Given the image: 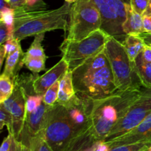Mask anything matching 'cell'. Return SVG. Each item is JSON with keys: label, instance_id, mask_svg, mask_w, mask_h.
<instances>
[{"label": "cell", "instance_id": "6da1fadb", "mask_svg": "<svg viewBox=\"0 0 151 151\" xmlns=\"http://www.w3.org/2000/svg\"><path fill=\"white\" fill-rule=\"evenodd\" d=\"M72 78L76 94L91 100L106 97L118 90L105 48L72 71Z\"/></svg>", "mask_w": 151, "mask_h": 151}, {"label": "cell", "instance_id": "7a4b0ae2", "mask_svg": "<svg viewBox=\"0 0 151 151\" xmlns=\"http://www.w3.org/2000/svg\"><path fill=\"white\" fill-rule=\"evenodd\" d=\"M72 4L66 2L57 9L46 10L38 7L22 5L14 8L15 24L13 37L18 41L55 29H68Z\"/></svg>", "mask_w": 151, "mask_h": 151}, {"label": "cell", "instance_id": "3957f363", "mask_svg": "<svg viewBox=\"0 0 151 151\" xmlns=\"http://www.w3.org/2000/svg\"><path fill=\"white\" fill-rule=\"evenodd\" d=\"M145 86L118 89L106 97L93 100L92 132L96 140H105L112 128L139 97Z\"/></svg>", "mask_w": 151, "mask_h": 151}, {"label": "cell", "instance_id": "277c9868", "mask_svg": "<svg viewBox=\"0 0 151 151\" xmlns=\"http://www.w3.org/2000/svg\"><path fill=\"white\" fill-rule=\"evenodd\" d=\"M42 132L44 139L54 151H65L82 133L72 126L66 108L58 103L49 107Z\"/></svg>", "mask_w": 151, "mask_h": 151}, {"label": "cell", "instance_id": "5b68a950", "mask_svg": "<svg viewBox=\"0 0 151 151\" xmlns=\"http://www.w3.org/2000/svg\"><path fill=\"white\" fill-rule=\"evenodd\" d=\"M105 51L118 89L125 90L131 87L142 86L137 72L135 63L130 60L120 41L109 35L105 45Z\"/></svg>", "mask_w": 151, "mask_h": 151}, {"label": "cell", "instance_id": "8992f818", "mask_svg": "<svg viewBox=\"0 0 151 151\" xmlns=\"http://www.w3.org/2000/svg\"><path fill=\"white\" fill-rule=\"evenodd\" d=\"M108 35L99 29L88 37L80 41L65 38L60 46L62 58L67 63L70 71L75 70L81 64L101 52L105 48Z\"/></svg>", "mask_w": 151, "mask_h": 151}, {"label": "cell", "instance_id": "52a82bcc", "mask_svg": "<svg viewBox=\"0 0 151 151\" xmlns=\"http://www.w3.org/2000/svg\"><path fill=\"white\" fill-rule=\"evenodd\" d=\"M101 15L91 0H78L73 3L69 13L66 38L80 41L101 29Z\"/></svg>", "mask_w": 151, "mask_h": 151}, {"label": "cell", "instance_id": "ba28073f", "mask_svg": "<svg viewBox=\"0 0 151 151\" xmlns=\"http://www.w3.org/2000/svg\"><path fill=\"white\" fill-rule=\"evenodd\" d=\"M100 11L101 29L109 35L123 41L125 37L122 24L126 19V7L131 0H91Z\"/></svg>", "mask_w": 151, "mask_h": 151}, {"label": "cell", "instance_id": "9c48e42d", "mask_svg": "<svg viewBox=\"0 0 151 151\" xmlns=\"http://www.w3.org/2000/svg\"><path fill=\"white\" fill-rule=\"evenodd\" d=\"M151 112V88L145 87L142 94L112 128L105 142L121 137L137 127Z\"/></svg>", "mask_w": 151, "mask_h": 151}, {"label": "cell", "instance_id": "30bf717a", "mask_svg": "<svg viewBox=\"0 0 151 151\" xmlns=\"http://www.w3.org/2000/svg\"><path fill=\"white\" fill-rule=\"evenodd\" d=\"M63 106L66 108L68 118L72 126L78 132H83L92 126L93 100L91 99L76 94Z\"/></svg>", "mask_w": 151, "mask_h": 151}, {"label": "cell", "instance_id": "8fae6325", "mask_svg": "<svg viewBox=\"0 0 151 151\" xmlns=\"http://www.w3.org/2000/svg\"><path fill=\"white\" fill-rule=\"evenodd\" d=\"M28 94L25 90L15 79V88L12 95L4 103H0L13 118L14 137L16 139H20L24 129L26 119V100Z\"/></svg>", "mask_w": 151, "mask_h": 151}, {"label": "cell", "instance_id": "7c38bea8", "mask_svg": "<svg viewBox=\"0 0 151 151\" xmlns=\"http://www.w3.org/2000/svg\"><path fill=\"white\" fill-rule=\"evenodd\" d=\"M143 141H151V112L137 127L124 135L106 142L111 148Z\"/></svg>", "mask_w": 151, "mask_h": 151}, {"label": "cell", "instance_id": "4fadbf2b", "mask_svg": "<svg viewBox=\"0 0 151 151\" xmlns=\"http://www.w3.org/2000/svg\"><path fill=\"white\" fill-rule=\"evenodd\" d=\"M68 69L69 66L67 63L65 61L64 59L61 58L60 61L49 69L45 74L40 77L35 75L32 83V86L35 94L44 95L47 90L55 83L59 81Z\"/></svg>", "mask_w": 151, "mask_h": 151}, {"label": "cell", "instance_id": "5bb4252c", "mask_svg": "<svg viewBox=\"0 0 151 151\" xmlns=\"http://www.w3.org/2000/svg\"><path fill=\"white\" fill-rule=\"evenodd\" d=\"M49 107L43 102L38 109L27 114L24 129L22 136L25 134L27 137H32L43 131Z\"/></svg>", "mask_w": 151, "mask_h": 151}, {"label": "cell", "instance_id": "9a60e30c", "mask_svg": "<svg viewBox=\"0 0 151 151\" xmlns=\"http://www.w3.org/2000/svg\"><path fill=\"white\" fill-rule=\"evenodd\" d=\"M127 16L126 19L122 24V29L125 35L136 34L140 35L145 32L143 16L137 13L133 10L131 4H128L126 7Z\"/></svg>", "mask_w": 151, "mask_h": 151}, {"label": "cell", "instance_id": "2e32d148", "mask_svg": "<svg viewBox=\"0 0 151 151\" xmlns=\"http://www.w3.org/2000/svg\"><path fill=\"white\" fill-rule=\"evenodd\" d=\"M96 141L91 126L80 134L65 151H93Z\"/></svg>", "mask_w": 151, "mask_h": 151}, {"label": "cell", "instance_id": "e0dca14e", "mask_svg": "<svg viewBox=\"0 0 151 151\" xmlns=\"http://www.w3.org/2000/svg\"><path fill=\"white\" fill-rule=\"evenodd\" d=\"M76 94L73 84L72 72L68 69L66 73L60 79L58 97L57 103L64 105Z\"/></svg>", "mask_w": 151, "mask_h": 151}, {"label": "cell", "instance_id": "ac0fdd59", "mask_svg": "<svg viewBox=\"0 0 151 151\" xmlns=\"http://www.w3.org/2000/svg\"><path fill=\"white\" fill-rule=\"evenodd\" d=\"M131 62L135 63L137 57L142 52L145 43L139 35L128 34L122 42Z\"/></svg>", "mask_w": 151, "mask_h": 151}, {"label": "cell", "instance_id": "d6986e66", "mask_svg": "<svg viewBox=\"0 0 151 151\" xmlns=\"http://www.w3.org/2000/svg\"><path fill=\"white\" fill-rule=\"evenodd\" d=\"M24 55V53L22 51V47H20L13 53L7 55L5 59V66L2 73L10 77L13 80L16 79L18 77V72L24 65L22 63V58Z\"/></svg>", "mask_w": 151, "mask_h": 151}, {"label": "cell", "instance_id": "ffe728a7", "mask_svg": "<svg viewBox=\"0 0 151 151\" xmlns=\"http://www.w3.org/2000/svg\"><path fill=\"white\" fill-rule=\"evenodd\" d=\"M136 69L143 86L151 88V63L145 61L139 55L135 62Z\"/></svg>", "mask_w": 151, "mask_h": 151}, {"label": "cell", "instance_id": "44dd1931", "mask_svg": "<svg viewBox=\"0 0 151 151\" xmlns=\"http://www.w3.org/2000/svg\"><path fill=\"white\" fill-rule=\"evenodd\" d=\"M15 88V80L1 73L0 76V103L9 98Z\"/></svg>", "mask_w": 151, "mask_h": 151}, {"label": "cell", "instance_id": "7402d4cb", "mask_svg": "<svg viewBox=\"0 0 151 151\" xmlns=\"http://www.w3.org/2000/svg\"><path fill=\"white\" fill-rule=\"evenodd\" d=\"M44 35H45V33H41L35 35L33 42L32 43L27 51L24 53L25 55L29 56V57L41 58L47 59L42 46V41L44 40Z\"/></svg>", "mask_w": 151, "mask_h": 151}, {"label": "cell", "instance_id": "603a6c76", "mask_svg": "<svg viewBox=\"0 0 151 151\" xmlns=\"http://www.w3.org/2000/svg\"><path fill=\"white\" fill-rule=\"evenodd\" d=\"M25 137H26L25 138H22L21 140L24 139L25 140L22 141L24 143H30L35 151H54L44 139L42 131L35 136H32V137L25 136Z\"/></svg>", "mask_w": 151, "mask_h": 151}, {"label": "cell", "instance_id": "cb8c5ba5", "mask_svg": "<svg viewBox=\"0 0 151 151\" xmlns=\"http://www.w3.org/2000/svg\"><path fill=\"white\" fill-rule=\"evenodd\" d=\"M47 59L41 58L29 57L24 55L22 58V63L27 66L28 69L33 72L34 74L39 73L45 69V63Z\"/></svg>", "mask_w": 151, "mask_h": 151}, {"label": "cell", "instance_id": "d4e9b609", "mask_svg": "<svg viewBox=\"0 0 151 151\" xmlns=\"http://www.w3.org/2000/svg\"><path fill=\"white\" fill-rule=\"evenodd\" d=\"M0 22L4 23L10 30V33L13 35L14 33L15 24V10L14 8L9 6L4 7L2 10H0Z\"/></svg>", "mask_w": 151, "mask_h": 151}, {"label": "cell", "instance_id": "484cf974", "mask_svg": "<svg viewBox=\"0 0 151 151\" xmlns=\"http://www.w3.org/2000/svg\"><path fill=\"white\" fill-rule=\"evenodd\" d=\"M59 86H60V80L52 85L47 90L43 95V102L49 106H52L57 103L58 97Z\"/></svg>", "mask_w": 151, "mask_h": 151}, {"label": "cell", "instance_id": "4316f807", "mask_svg": "<svg viewBox=\"0 0 151 151\" xmlns=\"http://www.w3.org/2000/svg\"><path fill=\"white\" fill-rule=\"evenodd\" d=\"M151 145V141H143L133 144L116 146L111 148V151H147Z\"/></svg>", "mask_w": 151, "mask_h": 151}, {"label": "cell", "instance_id": "83f0119b", "mask_svg": "<svg viewBox=\"0 0 151 151\" xmlns=\"http://www.w3.org/2000/svg\"><path fill=\"white\" fill-rule=\"evenodd\" d=\"M4 126L7 127L8 133L14 135L13 116L2 106L0 105V130H2Z\"/></svg>", "mask_w": 151, "mask_h": 151}, {"label": "cell", "instance_id": "f1b7e54d", "mask_svg": "<svg viewBox=\"0 0 151 151\" xmlns=\"http://www.w3.org/2000/svg\"><path fill=\"white\" fill-rule=\"evenodd\" d=\"M42 103L43 95H39V94L27 95L26 100V116L27 114L31 113L38 109Z\"/></svg>", "mask_w": 151, "mask_h": 151}, {"label": "cell", "instance_id": "f546056e", "mask_svg": "<svg viewBox=\"0 0 151 151\" xmlns=\"http://www.w3.org/2000/svg\"><path fill=\"white\" fill-rule=\"evenodd\" d=\"M2 45L4 46V47L6 56L9 55H10L11 53H13V52H15L16 50H18V49L21 47L20 41H18L17 39H16L14 37L7 40V41H6L4 44H2Z\"/></svg>", "mask_w": 151, "mask_h": 151}, {"label": "cell", "instance_id": "4dcf8cb0", "mask_svg": "<svg viewBox=\"0 0 151 151\" xmlns=\"http://www.w3.org/2000/svg\"><path fill=\"white\" fill-rule=\"evenodd\" d=\"M149 0H131V6L134 11L143 15L148 5Z\"/></svg>", "mask_w": 151, "mask_h": 151}, {"label": "cell", "instance_id": "1f68e13d", "mask_svg": "<svg viewBox=\"0 0 151 151\" xmlns=\"http://www.w3.org/2000/svg\"><path fill=\"white\" fill-rule=\"evenodd\" d=\"M13 38L7 27L2 22H0V45L4 44L7 40Z\"/></svg>", "mask_w": 151, "mask_h": 151}, {"label": "cell", "instance_id": "d6a6232c", "mask_svg": "<svg viewBox=\"0 0 151 151\" xmlns=\"http://www.w3.org/2000/svg\"><path fill=\"white\" fill-rule=\"evenodd\" d=\"M28 146L21 140L16 139L14 137L13 143L9 151H28Z\"/></svg>", "mask_w": 151, "mask_h": 151}, {"label": "cell", "instance_id": "836d02e7", "mask_svg": "<svg viewBox=\"0 0 151 151\" xmlns=\"http://www.w3.org/2000/svg\"><path fill=\"white\" fill-rule=\"evenodd\" d=\"M14 137H15L13 134L8 133V135L7 136V137H5V138L4 139L2 143H1L0 151H9L10 147H11L12 143H13Z\"/></svg>", "mask_w": 151, "mask_h": 151}, {"label": "cell", "instance_id": "e575fe53", "mask_svg": "<svg viewBox=\"0 0 151 151\" xmlns=\"http://www.w3.org/2000/svg\"><path fill=\"white\" fill-rule=\"evenodd\" d=\"M23 5L29 7H38L41 9L47 7V4L43 1V0H25Z\"/></svg>", "mask_w": 151, "mask_h": 151}, {"label": "cell", "instance_id": "d590c367", "mask_svg": "<svg viewBox=\"0 0 151 151\" xmlns=\"http://www.w3.org/2000/svg\"><path fill=\"white\" fill-rule=\"evenodd\" d=\"M93 151H111V147L103 140H97L94 143Z\"/></svg>", "mask_w": 151, "mask_h": 151}, {"label": "cell", "instance_id": "8d00e7d4", "mask_svg": "<svg viewBox=\"0 0 151 151\" xmlns=\"http://www.w3.org/2000/svg\"><path fill=\"white\" fill-rule=\"evenodd\" d=\"M140 55L145 61L151 63V45L145 44L142 52L140 53Z\"/></svg>", "mask_w": 151, "mask_h": 151}, {"label": "cell", "instance_id": "74e56055", "mask_svg": "<svg viewBox=\"0 0 151 151\" xmlns=\"http://www.w3.org/2000/svg\"><path fill=\"white\" fill-rule=\"evenodd\" d=\"M5 1L10 7L16 8V7L23 5L24 4L25 0H5Z\"/></svg>", "mask_w": 151, "mask_h": 151}, {"label": "cell", "instance_id": "f35d334b", "mask_svg": "<svg viewBox=\"0 0 151 151\" xmlns=\"http://www.w3.org/2000/svg\"><path fill=\"white\" fill-rule=\"evenodd\" d=\"M143 22H144L145 32H151V16H143Z\"/></svg>", "mask_w": 151, "mask_h": 151}, {"label": "cell", "instance_id": "ab89813d", "mask_svg": "<svg viewBox=\"0 0 151 151\" xmlns=\"http://www.w3.org/2000/svg\"><path fill=\"white\" fill-rule=\"evenodd\" d=\"M139 35L141 36V38H142L143 41H145L146 44L151 45V32H144L140 34Z\"/></svg>", "mask_w": 151, "mask_h": 151}, {"label": "cell", "instance_id": "60d3db41", "mask_svg": "<svg viewBox=\"0 0 151 151\" xmlns=\"http://www.w3.org/2000/svg\"><path fill=\"white\" fill-rule=\"evenodd\" d=\"M6 53L3 45H0V67L1 68L4 59H6Z\"/></svg>", "mask_w": 151, "mask_h": 151}, {"label": "cell", "instance_id": "b9f144b4", "mask_svg": "<svg viewBox=\"0 0 151 151\" xmlns=\"http://www.w3.org/2000/svg\"><path fill=\"white\" fill-rule=\"evenodd\" d=\"M143 16H151V0H149L148 5H147V9L145 11L144 14L142 15Z\"/></svg>", "mask_w": 151, "mask_h": 151}, {"label": "cell", "instance_id": "7bdbcfd3", "mask_svg": "<svg viewBox=\"0 0 151 151\" xmlns=\"http://www.w3.org/2000/svg\"><path fill=\"white\" fill-rule=\"evenodd\" d=\"M25 144H26L28 146V149H29L28 151H35V150H34V148H33V147H32V145L30 144V143L27 142V143H25Z\"/></svg>", "mask_w": 151, "mask_h": 151}, {"label": "cell", "instance_id": "ee69618b", "mask_svg": "<svg viewBox=\"0 0 151 151\" xmlns=\"http://www.w3.org/2000/svg\"><path fill=\"white\" fill-rule=\"evenodd\" d=\"M77 1H78V0H65V1H66V2L70 3V4H73V3L76 2Z\"/></svg>", "mask_w": 151, "mask_h": 151}, {"label": "cell", "instance_id": "f6af8a7d", "mask_svg": "<svg viewBox=\"0 0 151 151\" xmlns=\"http://www.w3.org/2000/svg\"><path fill=\"white\" fill-rule=\"evenodd\" d=\"M147 151H151V145L150 146V147H149V148L147 149Z\"/></svg>", "mask_w": 151, "mask_h": 151}]
</instances>
